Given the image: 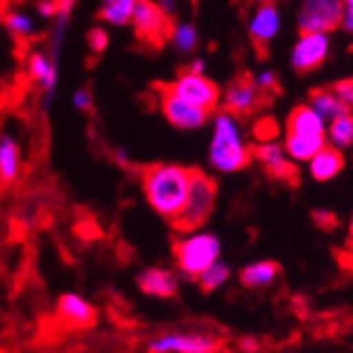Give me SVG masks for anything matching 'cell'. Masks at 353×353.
Wrapping results in <instances>:
<instances>
[{
	"label": "cell",
	"instance_id": "5",
	"mask_svg": "<svg viewBox=\"0 0 353 353\" xmlns=\"http://www.w3.org/2000/svg\"><path fill=\"white\" fill-rule=\"evenodd\" d=\"M159 89L176 95V98H180L192 106H199L208 112H214L220 104V89L208 74L184 70L170 83L159 85Z\"/></svg>",
	"mask_w": 353,
	"mask_h": 353
},
{
	"label": "cell",
	"instance_id": "15",
	"mask_svg": "<svg viewBox=\"0 0 353 353\" xmlns=\"http://www.w3.org/2000/svg\"><path fill=\"white\" fill-rule=\"evenodd\" d=\"M57 315L68 328H91L98 319L95 307L79 292H63L57 299Z\"/></svg>",
	"mask_w": 353,
	"mask_h": 353
},
{
	"label": "cell",
	"instance_id": "25",
	"mask_svg": "<svg viewBox=\"0 0 353 353\" xmlns=\"http://www.w3.org/2000/svg\"><path fill=\"white\" fill-rule=\"evenodd\" d=\"M168 39L180 53H192L199 47V30L190 21H176L170 28Z\"/></svg>",
	"mask_w": 353,
	"mask_h": 353
},
{
	"label": "cell",
	"instance_id": "22",
	"mask_svg": "<svg viewBox=\"0 0 353 353\" xmlns=\"http://www.w3.org/2000/svg\"><path fill=\"white\" fill-rule=\"evenodd\" d=\"M138 0H102L98 17L110 28H125L132 23V15Z\"/></svg>",
	"mask_w": 353,
	"mask_h": 353
},
{
	"label": "cell",
	"instance_id": "17",
	"mask_svg": "<svg viewBox=\"0 0 353 353\" xmlns=\"http://www.w3.org/2000/svg\"><path fill=\"white\" fill-rule=\"evenodd\" d=\"M326 121L319 117L309 104L296 106L285 121L288 134H301V136H326Z\"/></svg>",
	"mask_w": 353,
	"mask_h": 353
},
{
	"label": "cell",
	"instance_id": "13",
	"mask_svg": "<svg viewBox=\"0 0 353 353\" xmlns=\"http://www.w3.org/2000/svg\"><path fill=\"white\" fill-rule=\"evenodd\" d=\"M261 98L263 95L259 89H256L252 79H237L222 91L220 102L227 112H231L235 117H243L261 106Z\"/></svg>",
	"mask_w": 353,
	"mask_h": 353
},
{
	"label": "cell",
	"instance_id": "21",
	"mask_svg": "<svg viewBox=\"0 0 353 353\" xmlns=\"http://www.w3.org/2000/svg\"><path fill=\"white\" fill-rule=\"evenodd\" d=\"M279 271V265L273 261H256L241 269L239 281L250 290H263V288H269L277 281Z\"/></svg>",
	"mask_w": 353,
	"mask_h": 353
},
{
	"label": "cell",
	"instance_id": "29",
	"mask_svg": "<svg viewBox=\"0 0 353 353\" xmlns=\"http://www.w3.org/2000/svg\"><path fill=\"white\" fill-rule=\"evenodd\" d=\"M87 43L91 47V51L95 53H102L108 45V34H106V30L104 28H93L89 32V37H87Z\"/></svg>",
	"mask_w": 353,
	"mask_h": 353
},
{
	"label": "cell",
	"instance_id": "20",
	"mask_svg": "<svg viewBox=\"0 0 353 353\" xmlns=\"http://www.w3.org/2000/svg\"><path fill=\"white\" fill-rule=\"evenodd\" d=\"M326 136H301V134H288L283 148L285 154L294 163H309L311 159L326 146Z\"/></svg>",
	"mask_w": 353,
	"mask_h": 353
},
{
	"label": "cell",
	"instance_id": "38",
	"mask_svg": "<svg viewBox=\"0 0 353 353\" xmlns=\"http://www.w3.org/2000/svg\"><path fill=\"white\" fill-rule=\"evenodd\" d=\"M349 241L353 243V214H351V218H349Z\"/></svg>",
	"mask_w": 353,
	"mask_h": 353
},
{
	"label": "cell",
	"instance_id": "32",
	"mask_svg": "<svg viewBox=\"0 0 353 353\" xmlns=\"http://www.w3.org/2000/svg\"><path fill=\"white\" fill-rule=\"evenodd\" d=\"M313 220H315L317 227H322V229H332L334 224H336L334 214L328 212V210H315V212H313Z\"/></svg>",
	"mask_w": 353,
	"mask_h": 353
},
{
	"label": "cell",
	"instance_id": "19",
	"mask_svg": "<svg viewBox=\"0 0 353 353\" xmlns=\"http://www.w3.org/2000/svg\"><path fill=\"white\" fill-rule=\"evenodd\" d=\"M21 174V146L11 134L0 136V182L11 184Z\"/></svg>",
	"mask_w": 353,
	"mask_h": 353
},
{
	"label": "cell",
	"instance_id": "37",
	"mask_svg": "<svg viewBox=\"0 0 353 353\" xmlns=\"http://www.w3.org/2000/svg\"><path fill=\"white\" fill-rule=\"evenodd\" d=\"M239 349L243 351V353H254L256 349H259V343H256L254 339H241V343H239Z\"/></svg>",
	"mask_w": 353,
	"mask_h": 353
},
{
	"label": "cell",
	"instance_id": "10",
	"mask_svg": "<svg viewBox=\"0 0 353 353\" xmlns=\"http://www.w3.org/2000/svg\"><path fill=\"white\" fill-rule=\"evenodd\" d=\"M159 108H161L165 121L182 132L201 130L212 117V112H208L199 106H192V104L176 98V95L168 93V91H161V89H159Z\"/></svg>",
	"mask_w": 353,
	"mask_h": 353
},
{
	"label": "cell",
	"instance_id": "40",
	"mask_svg": "<svg viewBox=\"0 0 353 353\" xmlns=\"http://www.w3.org/2000/svg\"><path fill=\"white\" fill-rule=\"evenodd\" d=\"M351 85H353V79H351Z\"/></svg>",
	"mask_w": 353,
	"mask_h": 353
},
{
	"label": "cell",
	"instance_id": "9",
	"mask_svg": "<svg viewBox=\"0 0 353 353\" xmlns=\"http://www.w3.org/2000/svg\"><path fill=\"white\" fill-rule=\"evenodd\" d=\"M220 341L208 332H165L148 343L150 353H218Z\"/></svg>",
	"mask_w": 353,
	"mask_h": 353
},
{
	"label": "cell",
	"instance_id": "12",
	"mask_svg": "<svg viewBox=\"0 0 353 353\" xmlns=\"http://www.w3.org/2000/svg\"><path fill=\"white\" fill-rule=\"evenodd\" d=\"M28 72L41 87L43 110H49L55 98L57 85H59V63H55L47 51L39 49L28 55Z\"/></svg>",
	"mask_w": 353,
	"mask_h": 353
},
{
	"label": "cell",
	"instance_id": "30",
	"mask_svg": "<svg viewBox=\"0 0 353 353\" xmlns=\"http://www.w3.org/2000/svg\"><path fill=\"white\" fill-rule=\"evenodd\" d=\"M91 102H93V98H91V89H89V87H79V89L72 93V106H74L79 112H89Z\"/></svg>",
	"mask_w": 353,
	"mask_h": 353
},
{
	"label": "cell",
	"instance_id": "39",
	"mask_svg": "<svg viewBox=\"0 0 353 353\" xmlns=\"http://www.w3.org/2000/svg\"><path fill=\"white\" fill-rule=\"evenodd\" d=\"M345 9H353V0H341Z\"/></svg>",
	"mask_w": 353,
	"mask_h": 353
},
{
	"label": "cell",
	"instance_id": "18",
	"mask_svg": "<svg viewBox=\"0 0 353 353\" xmlns=\"http://www.w3.org/2000/svg\"><path fill=\"white\" fill-rule=\"evenodd\" d=\"M343 152L334 146H324L311 161H309V174L317 182H328L336 178L343 170Z\"/></svg>",
	"mask_w": 353,
	"mask_h": 353
},
{
	"label": "cell",
	"instance_id": "34",
	"mask_svg": "<svg viewBox=\"0 0 353 353\" xmlns=\"http://www.w3.org/2000/svg\"><path fill=\"white\" fill-rule=\"evenodd\" d=\"M339 28H343L347 34L353 37V9H345L343 11V17H341V26Z\"/></svg>",
	"mask_w": 353,
	"mask_h": 353
},
{
	"label": "cell",
	"instance_id": "28",
	"mask_svg": "<svg viewBox=\"0 0 353 353\" xmlns=\"http://www.w3.org/2000/svg\"><path fill=\"white\" fill-rule=\"evenodd\" d=\"M252 83L261 93L263 91H275L277 89V74L273 70H261L252 77Z\"/></svg>",
	"mask_w": 353,
	"mask_h": 353
},
{
	"label": "cell",
	"instance_id": "1",
	"mask_svg": "<svg viewBox=\"0 0 353 353\" xmlns=\"http://www.w3.org/2000/svg\"><path fill=\"white\" fill-rule=\"evenodd\" d=\"M192 170L178 163H154L148 165L142 176V192L146 203L165 220H174L184 208Z\"/></svg>",
	"mask_w": 353,
	"mask_h": 353
},
{
	"label": "cell",
	"instance_id": "8",
	"mask_svg": "<svg viewBox=\"0 0 353 353\" xmlns=\"http://www.w3.org/2000/svg\"><path fill=\"white\" fill-rule=\"evenodd\" d=\"M330 51L332 41L326 32H301L290 51V63L296 72H313L328 59Z\"/></svg>",
	"mask_w": 353,
	"mask_h": 353
},
{
	"label": "cell",
	"instance_id": "14",
	"mask_svg": "<svg viewBox=\"0 0 353 353\" xmlns=\"http://www.w3.org/2000/svg\"><path fill=\"white\" fill-rule=\"evenodd\" d=\"M254 159L263 165V170L279 180H292L296 176L294 161L285 154L283 144H277L275 140H263L259 146L252 150Z\"/></svg>",
	"mask_w": 353,
	"mask_h": 353
},
{
	"label": "cell",
	"instance_id": "35",
	"mask_svg": "<svg viewBox=\"0 0 353 353\" xmlns=\"http://www.w3.org/2000/svg\"><path fill=\"white\" fill-rule=\"evenodd\" d=\"M205 59L203 57H195V59H190V63L186 66V70H190V72H197V74H205Z\"/></svg>",
	"mask_w": 353,
	"mask_h": 353
},
{
	"label": "cell",
	"instance_id": "31",
	"mask_svg": "<svg viewBox=\"0 0 353 353\" xmlns=\"http://www.w3.org/2000/svg\"><path fill=\"white\" fill-rule=\"evenodd\" d=\"M332 91L336 93V98L351 110L353 108V85H351V79L349 81H341L332 87Z\"/></svg>",
	"mask_w": 353,
	"mask_h": 353
},
{
	"label": "cell",
	"instance_id": "4",
	"mask_svg": "<svg viewBox=\"0 0 353 353\" xmlns=\"http://www.w3.org/2000/svg\"><path fill=\"white\" fill-rule=\"evenodd\" d=\"M220 239L203 229L182 233V237L174 243V259L178 271L190 279H197L210 265L220 261Z\"/></svg>",
	"mask_w": 353,
	"mask_h": 353
},
{
	"label": "cell",
	"instance_id": "6",
	"mask_svg": "<svg viewBox=\"0 0 353 353\" xmlns=\"http://www.w3.org/2000/svg\"><path fill=\"white\" fill-rule=\"evenodd\" d=\"M130 26L142 45L159 47L170 37L172 21L159 0H138Z\"/></svg>",
	"mask_w": 353,
	"mask_h": 353
},
{
	"label": "cell",
	"instance_id": "36",
	"mask_svg": "<svg viewBox=\"0 0 353 353\" xmlns=\"http://www.w3.org/2000/svg\"><path fill=\"white\" fill-rule=\"evenodd\" d=\"M114 161H117L119 165L127 168V165L132 163V159H130V152H127L125 148H117V150H114Z\"/></svg>",
	"mask_w": 353,
	"mask_h": 353
},
{
	"label": "cell",
	"instance_id": "11",
	"mask_svg": "<svg viewBox=\"0 0 353 353\" xmlns=\"http://www.w3.org/2000/svg\"><path fill=\"white\" fill-rule=\"evenodd\" d=\"M281 32V13L279 7L273 3V0H263L254 7V11L250 13L248 19V34L250 41L259 47V49H267Z\"/></svg>",
	"mask_w": 353,
	"mask_h": 353
},
{
	"label": "cell",
	"instance_id": "7",
	"mask_svg": "<svg viewBox=\"0 0 353 353\" xmlns=\"http://www.w3.org/2000/svg\"><path fill=\"white\" fill-rule=\"evenodd\" d=\"M343 11L345 7L341 0H303L296 13L299 30L330 34L332 30L341 26Z\"/></svg>",
	"mask_w": 353,
	"mask_h": 353
},
{
	"label": "cell",
	"instance_id": "26",
	"mask_svg": "<svg viewBox=\"0 0 353 353\" xmlns=\"http://www.w3.org/2000/svg\"><path fill=\"white\" fill-rule=\"evenodd\" d=\"M5 28L11 37L15 39H30L37 34V23L32 19L30 13L21 11V9H11L5 13Z\"/></svg>",
	"mask_w": 353,
	"mask_h": 353
},
{
	"label": "cell",
	"instance_id": "24",
	"mask_svg": "<svg viewBox=\"0 0 353 353\" xmlns=\"http://www.w3.org/2000/svg\"><path fill=\"white\" fill-rule=\"evenodd\" d=\"M326 142L339 150L353 146V112H345L326 125Z\"/></svg>",
	"mask_w": 353,
	"mask_h": 353
},
{
	"label": "cell",
	"instance_id": "27",
	"mask_svg": "<svg viewBox=\"0 0 353 353\" xmlns=\"http://www.w3.org/2000/svg\"><path fill=\"white\" fill-rule=\"evenodd\" d=\"M231 279V267L224 263L222 259L216 261L214 265H210L199 277H197V283L203 292H216L220 288Z\"/></svg>",
	"mask_w": 353,
	"mask_h": 353
},
{
	"label": "cell",
	"instance_id": "16",
	"mask_svg": "<svg viewBox=\"0 0 353 353\" xmlns=\"http://www.w3.org/2000/svg\"><path fill=\"white\" fill-rule=\"evenodd\" d=\"M140 292L152 299H172L178 292V275L165 267H148L138 275Z\"/></svg>",
	"mask_w": 353,
	"mask_h": 353
},
{
	"label": "cell",
	"instance_id": "3",
	"mask_svg": "<svg viewBox=\"0 0 353 353\" xmlns=\"http://www.w3.org/2000/svg\"><path fill=\"white\" fill-rule=\"evenodd\" d=\"M216 199H218L216 180L201 170H192V180H190V188H188L184 208L172 220L174 229L180 235L203 229V224L210 220V216L216 208Z\"/></svg>",
	"mask_w": 353,
	"mask_h": 353
},
{
	"label": "cell",
	"instance_id": "33",
	"mask_svg": "<svg viewBox=\"0 0 353 353\" xmlns=\"http://www.w3.org/2000/svg\"><path fill=\"white\" fill-rule=\"evenodd\" d=\"M57 13V0H39L37 3V15L43 19H53Z\"/></svg>",
	"mask_w": 353,
	"mask_h": 353
},
{
	"label": "cell",
	"instance_id": "2",
	"mask_svg": "<svg viewBox=\"0 0 353 353\" xmlns=\"http://www.w3.org/2000/svg\"><path fill=\"white\" fill-rule=\"evenodd\" d=\"M208 161L218 174H237L252 161V148L245 140L239 119L227 110L212 117V138Z\"/></svg>",
	"mask_w": 353,
	"mask_h": 353
},
{
	"label": "cell",
	"instance_id": "23",
	"mask_svg": "<svg viewBox=\"0 0 353 353\" xmlns=\"http://www.w3.org/2000/svg\"><path fill=\"white\" fill-rule=\"evenodd\" d=\"M309 106L322 117L326 123L334 121L336 117L349 112V108L336 98V93L332 89H315L311 95H309Z\"/></svg>",
	"mask_w": 353,
	"mask_h": 353
}]
</instances>
